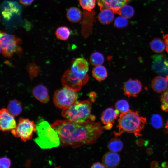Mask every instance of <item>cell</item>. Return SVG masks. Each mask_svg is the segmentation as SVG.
<instances>
[{"instance_id": "2", "label": "cell", "mask_w": 168, "mask_h": 168, "mask_svg": "<svg viewBox=\"0 0 168 168\" xmlns=\"http://www.w3.org/2000/svg\"><path fill=\"white\" fill-rule=\"evenodd\" d=\"M146 123V118L141 116L137 111L129 110L121 113L117 126L118 131L114 132V133L118 136L126 132L133 133L136 136H140Z\"/></svg>"}, {"instance_id": "15", "label": "cell", "mask_w": 168, "mask_h": 168, "mask_svg": "<svg viewBox=\"0 0 168 168\" xmlns=\"http://www.w3.org/2000/svg\"><path fill=\"white\" fill-rule=\"evenodd\" d=\"M120 158L117 152L110 151L103 156L102 161L105 168H115L119 164Z\"/></svg>"}, {"instance_id": "34", "label": "cell", "mask_w": 168, "mask_h": 168, "mask_svg": "<svg viewBox=\"0 0 168 168\" xmlns=\"http://www.w3.org/2000/svg\"><path fill=\"white\" fill-rule=\"evenodd\" d=\"M128 21L127 18L122 16H119L115 20L114 25L118 28H122L128 25Z\"/></svg>"}, {"instance_id": "19", "label": "cell", "mask_w": 168, "mask_h": 168, "mask_svg": "<svg viewBox=\"0 0 168 168\" xmlns=\"http://www.w3.org/2000/svg\"><path fill=\"white\" fill-rule=\"evenodd\" d=\"M91 12H87L88 18L87 16L84 12V20L82 22V34L85 37H87L91 31V28L92 24L93 14Z\"/></svg>"}, {"instance_id": "33", "label": "cell", "mask_w": 168, "mask_h": 168, "mask_svg": "<svg viewBox=\"0 0 168 168\" xmlns=\"http://www.w3.org/2000/svg\"><path fill=\"white\" fill-rule=\"evenodd\" d=\"M161 108L165 112L168 111V88L161 96Z\"/></svg>"}, {"instance_id": "27", "label": "cell", "mask_w": 168, "mask_h": 168, "mask_svg": "<svg viewBox=\"0 0 168 168\" xmlns=\"http://www.w3.org/2000/svg\"><path fill=\"white\" fill-rule=\"evenodd\" d=\"M30 79L33 80L39 74L40 71V66L34 62L28 63L26 67Z\"/></svg>"}, {"instance_id": "35", "label": "cell", "mask_w": 168, "mask_h": 168, "mask_svg": "<svg viewBox=\"0 0 168 168\" xmlns=\"http://www.w3.org/2000/svg\"><path fill=\"white\" fill-rule=\"evenodd\" d=\"M10 159L6 157L1 158L0 159L1 168H9L11 165Z\"/></svg>"}, {"instance_id": "23", "label": "cell", "mask_w": 168, "mask_h": 168, "mask_svg": "<svg viewBox=\"0 0 168 168\" xmlns=\"http://www.w3.org/2000/svg\"><path fill=\"white\" fill-rule=\"evenodd\" d=\"M152 50L156 53H161L166 48L164 41L159 38L153 39L150 43Z\"/></svg>"}, {"instance_id": "28", "label": "cell", "mask_w": 168, "mask_h": 168, "mask_svg": "<svg viewBox=\"0 0 168 168\" xmlns=\"http://www.w3.org/2000/svg\"><path fill=\"white\" fill-rule=\"evenodd\" d=\"M70 34L69 29L65 26H61L58 28L55 32L57 38L59 40H65L68 39Z\"/></svg>"}, {"instance_id": "41", "label": "cell", "mask_w": 168, "mask_h": 168, "mask_svg": "<svg viewBox=\"0 0 168 168\" xmlns=\"http://www.w3.org/2000/svg\"><path fill=\"white\" fill-rule=\"evenodd\" d=\"M96 96V94L95 92H91L89 94L90 98L92 101L94 100Z\"/></svg>"}, {"instance_id": "20", "label": "cell", "mask_w": 168, "mask_h": 168, "mask_svg": "<svg viewBox=\"0 0 168 168\" xmlns=\"http://www.w3.org/2000/svg\"><path fill=\"white\" fill-rule=\"evenodd\" d=\"M66 17L70 21L77 23L82 18V13L78 8L73 7L69 8L66 12Z\"/></svg>"}, {"instance_id": "43", "label": "cell", "mask_w": 168, "mask_h": 168, "mask_svg": "<svg viewBox=\"0 0 168 168\" xmlns=\"http://www.w3.org/2000/svg\"><path fill=\"white\" fill-rule=\"evenodd\" d=\"M167 70L168 71V58L166 59L164 61Z\"/></svg>"}, {"instance_id": "38", "label": "cell", "mask_w": 168, "mask_h": 168, "mask_svg": "<svg viewBox=\"0 0 168 168\" xmlns=\"http://www.w3.org/2000/svg\"><path fill=\"white\" fill-rule=\"evenodd\" d=\"M163 39L166 45V50L168 53V34L164 36Z\"/></svg>"}, {"instance_id": "22", "label": "cell", "mask_w": 168, "mask_h": 168, "mask_svg": "<svg viewBox=\"0 0 168 168\" xmlns=\"http://www.w3.org/2000/svg\"><path fill=\"white\" fill-rule=\"evenodd\" d=\"M93 77L97 80L101 81L105 79L107 76L106 68L101 65L96 66L92 71Z\"/></svg>"}, {"instance_id": "12", "label": "cell", "mask_w": 168, "mask_h": 168, "mask_svg": "<svg viewBox=\"0 0 168 168\" xmlns=\"http://www.w3.org/2000/svg\"><path fill=\"white\" fill-rule=\"evenodd\" d=\"M123 89L125 95L128 97H136L141 91L142 85L137 79H130L125 83Z\"/></svg>"}, {"instance_id": "11", "label": "cell", "mask_w": 168, "mask_h": 168, "mask_svg": "<svg viewBox=\"0 0 168 168\" xmlns=\"http://www.w3.org/2000/svg\"><path fill=\"white\" fill-rule=\"evenodd\" d=\"M119 114L118 111L111 107L107 108L103 111L101 120L104 125V128L107 130L110 129Z\"/></svg>"}, {"instance_id": "31", "label": "cell", "mask_w": 168, "mask_h": 168, "mask_svg": "<svg viewBox=\"0 0 168 168\" xmlns=\"http://www.w3.org/2000/svg\"><path fill=\"white\" fill-rule=\"evenodd\" d=\"M79 4L85 10L91 12L95 7L96 0H79Z\"/></svg>"}, {"instance_id": "10", "label": "cell", "mask_w": 168, "mask_h": 168, "mask_svg": "<svg viewBox=\"0 0 168 168\" xmlns=\"http://www.w3.org/2000/svg\"><path fill=\"white\" fill-rule=\"evenodd\" d=\"M14 116L7 109L2 108L0 111V129L3 131L11 130L16 127Z\"/></svg>"}, {"instance_id": "39", "label": "cell", "mask_w": 168, "mask_h": 168, "mask_svg": "<svg viewBox=\"0 0 168 168\" xmlns=\"http://www.w3.org/2000/svg\"><path fill=\"white\" fill-rule=\"evenodd\" d=\"M136 143L139 146H142L147 144V142L142 139H139L137 140Z\"/></svg>"}, {"instance_id": "24", "label": "cell", "mask_w": 168, "mask_h": 168, "mask_svg": "<svg viewBox=\"0 0 168 168\" xmlns=\"http://www.w3.org/2000/svg\"><path fill=\"white\" fill-rule=\"evenodd\" d=\"M7 109L13 115H19L22 111V107L20 102L16 100H12L9 103Z\"/></svg>"}, {"instance_id": "3", "label": "cell", "mask_w": 168, "mask_h": 168, "mask_svg": "<svg viewBox=\"0 0 168 168\" xmlns=\"http://www.w3.org/2000/svg\"><path fill=\"white\" fill-rule=\"evenodd\" d=\"M92 102L91 99L79 102H75L69 106L63 109L61 115L67 119L74 122L93 121L95 117L91 114Z\"/></svg>"}, {"instance_id": "37", "label": "cell", "mask_w": 168, "mask_h": 168, "mask_svg": "<svg viewBox=\"0 0 168 168\" xmlns=\"http://www.w3.org/2000/svg\"><path fill=\"white\" fill-rule=\"evenodd\" d=\"M91 168H105V166L102 163H100L99 162H97L95 163H94L91 166Z\"/></svg>"}, {"instance_id": "7", "label": "cell", "mask_w": 168, "mask_h": 168, "mask_svg": "<svg viewBox=\"0 0 168 168\" xmlns=\"http://www.w3.org/2000/svg\"><path fill=\"white\" fill-rule=\"evenodd\" d=\"M76 92L65 87L57 90L53 98L54 105L63 109L72 105L78 98V95Z\"/></svg>"}, {"instance_id": "30", "label": "cell", "mask_w": 168, "mask_h": 168, "mask_svg": "<svg viewBox=\"0 0 168 168\" xmlns=\"http://www.w3.org/2000/svg\"><path fill=\"white\" fill-rule=\"evenodd\" d=\"M115 110L118 111L119 113H122L129 110V105L126 100L122 99L117 101L115 104Z\"/></svg>"}, {"instance_id": "14", "label": "cell", "mask_w": 168, "mask_h": 168, "mask_svg": "<svg viewBox=\"0 0 168 168\" xmlns=\"http://www.w3.org/2000/svg\"><path fill=\"white\" fill-rule=\"evenodd\" d=\"M2 14L3 17L9 19L15 14H19L21 9L19 5L15 2L7 1L2 4Z\"/></svg>"}, {"instance_id": "42", "label": "cell", "mask_w": 168, "mask_h": 168, "mask_svg": "<svg viewBox=\"0 0 168 168\" xmlns=\"http://www.w3.org/2000/svg\"><path fill=\"white\" fill-rule=\"evenodd\" d=\"M161 166L163 168H168V163L164 162L162 163Z\"/></svg>"}, {"instance_id": "5", "label": "cell", "mask_w": 168, "mask_h": 168, "mask_svg": "<svg viewBox=\"0 0 168 168\" xmlns=\"http://www.w3.org/2000/svg\"><path fill=\"white\" fill-rule=\"evenodd\" d=\"M1 52L6 57L11 58L14 54L21 56L22 54V48L19 45L22 40L15 35L5 32L0 33Z\"/></svg>"}, {"instance_id": "21", "label": "cell", "mask_w": 168, "mask_h": 168, "mask_svg": "<svg viewBox=\"0 0 168 168\" xmlns=\"http://www.w3.org/2000/svg\"><path fill=\"white\" fill-rule=\"evenodd\" d=\"M114 14L112 10L109 9L101 10L98 16V20L103 24H109L113 21Z\"/></svg>"}, {"instance_id": "4", "label": "cell", "mask_w": 168, "mask_h": 168, "mask_svg": "<svg viewBox=\"0 0 168 168\" xmlns=\"http://www.w3.org/2000/svg\"><path fill=\"white\" fill-rule=\"evenodd\" d=\"M36 126L37 137L34 141L41 148L50 149L60 145L58 134L47 122L42 121Z\"/></svg>"}, {"instance_id": "32", "label": "cell", "mask_w": 168, "mask_h": 168, "mask_svg": "<svg viewBox=\"0 0 168 168\" xmlns=\"http://www.w3.org/2000/svg\"><path fill=\"white\" fill-rule=\"evenodd\" d=\"M152 125L155 128H161L163 125V120L161 117L158 114L153 115L151 119Z\"/></svg>"}, {"instance_id": "25", "label": "cell", "mask_w": 168, "mask_h": 168, "mask_svg": "<svg viewBox=\"0 0 168 168\" xmlns=\"http://www.w3.org/2000/svg\"><path fill=\"white\" fill-rule=\"evenodd\" d=\"M107 147L110 151L117 152H120L122 149L123 144L119 139L114 138L111 139L109 141Z\"/></svg>"}, {"instance_id": "8", "label": "cell", "mask_w": 168, "mask_h": 168, "mask_svg": "<svg viewBox=\"0 0 168 168\" xmlns=\"http://www.w3.org/2000/svg\"><path fill=\"white\" fill-rule=\"evenodd\" d=\"M88 69L89 65L87 60L83 58H79L73 62L71 70L82 80L84 85L88 81L89 77L87 74Z\"/></svg>"}, {"instance_id": "13", "label": "cell", "mask_w": 168, "mask_h": 168, "mask_svg": "<svg viewBox=\"0 0 168 168\" xmlns=\"http://www.w3.org/2000/svg\"><path fill=\"white\" fill-rule=\"evenodd\" d=\"M131 0H97L98 5L100 10L109 9L116 14L123 6Z\"/></svg>"}, {"instance_id": "18", "label": "cell", "mask_w": 168, "mask_h": 168, "mask_svg": "<svg viewBox=\"0 0 168 168\" xmlns=\"http://www.w3.org/2000/svg\"><path fill=\"white\" fill-rule=\"evenodd\" d=\"M33 94L35 97L40 102L46 103L49 99L48 91L44 85L40 84L35 86L33 90Z\"/></svg>"}, {"instance_id": "6", "label": "cell", "mask_w": 168, "mask_h": 168, "mask_svg": "<svg viewBox=\"0 0 168 168\" xmlns=\"http://www.w3.org/2000/svg\"><path fill=\"white\" fill-rule=\"evenodd\" d=\"M11 131L14 137L26 141L32 139L33 133L36 131V126L33 121L20 118L17 126Z\"/></svg>"}, {"instance_id": "17", "label": "cell", "mask_w": 168, "mask_h": 168, "mask_svg": "<svg viewBox=\"0 0 168 168\" xmlns=\"http://www.w3.org/2000/svg\"><path fill=\"white\" fill-rule=\"evenodd\" d=\"M152 89L157 93L164 92L168 88V75L166 77L158 76L152 80L151 84Z\"/></svg>"}, {"instance_id": "16", "label": "cell", "mask_w": 168, "mask_h": 168, "mask_svg": "<svg viewBox=\"0 0 168 168\" xmlns=\"http://www.w3.org/2000/svg\"><path fill=\"white\" fill-rule=\"evenodd\" d=\"M152 68L156 72L162 75H168V71L165 64L166 58L162 55H157L153 56Z\"/></svg>"}, {"instance_id": "36", "label": "cell", "mask_w": 168, "mask_h": 168, "mask_svg": "<svg viewBox=\"0 0 168 168\" xmlns=\"http://www.w3.org/2000/svg\"><path fill=\"white\" fill-rule=\"evenodd\" d=\"M21 4L29 6L33 2L34 0H19Z\"/></svg>"}, {"instance_id": "45", "label": "cell", "mask_w": 168, "mask_h": 168, "mask_svg": "<svg viewBox=\"0 0 168 168\" xmlns=\"http://www.w3.org/2000/svg\"><path fill=\"white\" fill-rule=\"evenodd\" d=\"M166 129L167 131H168V120H167L166 123Z\"/></svg>"}, {"instance_id": "29", "label": "cell", "mask_w": 168, "mask_h": 168, "mask_svg": "<svg viewBox=\"0 0 168 168\" xmlns=\"http://www.w3.org/2000/svg\"><path fill=\"white\" fill-rule=\"evenodd\" d=\"M104 61V57L102 54L99 52L92 53L90 58L91 64L94 66L101 65Z\"/></svg>"}, {"instance_id": "1", "label": "cell", "mask_w": 168, "mask_h": 168, "mask_svg": "<svg viewBox=\"0 0 168 168\" xmlns=\"http://www.w3.org/2000/svg\"><path fill=\"white\" fill-rule=\"evenodd\" d=\"M51 126L58 134L62 147L74 148L94 144L103 132L101 124L92 121L77 123L67 119L57 120Z\"/></svg>"}, {"instance_id": "40", "label": "cell", "mask_w": 168, "mask_h": 168, "mask_svg": "<svg viewBox=\"0 0 168 168\" xmlns=\"http://www.w3.org/2000/svg\"><path fill=\"white\" fill-rule=\"evenodd\" d=\"M151 166L152 168H157L159 166L158 163L156 161H153L152 162Z\"/></svg>"}, {"instance_id": "9", "label": "cell", "mask_w": 168, "mask_h": 168, "mask_svg": "<svg viewBox=\"0 0 168 168\" xmlns=\"http://www.w3.org/2000/svg\"><path fill=\"white\" fill-rule=\"evenodd\" d=\"M62 85L75 91H79L84 84L82 80L76 76L71 70L66 71L61 78Z\"/></svg>"}, {"instance_id": "26", "label": "cell", "mask_w": 168, "mask_h": 168, "mask_svg": "<svg viewBox=\"0 0 168 168\" xmlns=\"http://www.w3.org/2000/svg\"><path fill=\"white\" fill-rule=\"evenodd\" d=\"M134 13V8L131 5L127 4L122 6L116 13L127 19L132 18Z\"/></svg>"}, {"instance_id": "44", "label": "cell", "mask_w": 168, "mask_h": 168, "mask_svg": "<svg viewBox=\"0 0 168 168\" xmlns=\"http://www.w3.org/2000/svg\"><path fill=\"white\" fill-rule=\"evenodd\" d=\"M147 152L149 154H152L153 152V150L152 149L148 148L147 149Z\"/></svg>"}]
</instances>
